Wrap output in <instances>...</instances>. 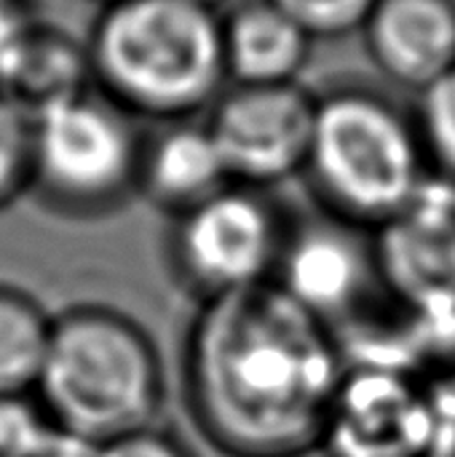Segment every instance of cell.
Listing matches in <instances>:
<instances>
[{
    "instance_id": "7402d4cb",
    "label": "cell",
    "mask_w": 455,
    "mask_h": 457,
    "mask_svg": "<svg viewBox=\"0 0 455 457\" xmlns=\"http://www.w3.org/2000/svg\"><path fill=\"white\" fill-rule=\"evenodd\" d=\"M38 457H97V447L80 442V439H72L67 434H59L54 431L51 442L43 447V453Z\"/></svg>"
},
{
    "instance_id": "4fadbf2b",
    "label": "cell",
    "mask_w": 455,
    "mask_h": 457,
    "mask_svg": "<svg viewBox=\"0 0 455 457\" xmlns=\"http://www.w3.org/2000/svg\"><path fill=\"white\" fill-rule=\"evenodd\" d=\"M314 40L271 0H244L223 19L228 80L241 86L298 83Z\"/></svg>"
},
{
    "instance_id": "d4e9b609",
    "label": "cell",
    "mask_w": 455,
    "mask_h": 457,
    "mask_svg": "<svg viewBox=\"0 0 455 457\" xmlns=\"http://www.w3.org/2000/svg\"><path fill=\"white\" fill-rule=\"evenodd\" d=\"M97 5H102V8H110V5H118V3H123V0H94Z\"/></svg>"
},
{
    "instance_id": "e0dca14e",
    "label": "cell",
    "mask_w": 455,
    "mask_h": 457,
    "mask_svg": "<svg viewBox=\"0 0 455 457\" xmlns=\"http://www.w3.org/2000/svg\"><path fill=\"white\" fill-rule=\"evenodd\" d=\"M32 118L0 91V212L29 190Z\"/></svg>"
},
{
    "instance_id": "ffe728a7",
    "label": "cell",
    "mask_w": 455,
    "mask_h": 457,
    "mask_svg": "<svg viewBox=\"0 0 455 457\" xmlns=\"http://www.w3.org/2000/svg\"><path fill=\"white\" fill-rule=\"evenodd\" d=\"M97 457H193V453L177 436L153 426L97 447Z\"/></svg>"
},
{
    "instance_id": "2e32d148",
    "label": "cell",
    "mask_w": 455,
    "mask_h": 457,
    "mask_svg": "<svg viewBox=\"0 0 455 457\" xmlns=\"http://www.w3.org/2000/svg\"><path fill=\"white\" fill-rule=\"evenodd\" d=\"M413 118L432 171L455 187V67L418 94Z\"/></svg>"
},
{
    "instance_id": "cb8c5ba5",
    "label": "cell",
    "mask_w": 455,
    "mask_h": 457,
    "mask_svg": "<svg viewBox=\"0 0 455 457\" xmlns=\"http://www.w3.org/2000/svg\"><path fill=\"white\" fill-rule=\"evenodd\" d=\"M198 3H204V5H209V8H223V5H228V3H236V0H198Z\"/></svg>"
},
{
    "instance_id": "ba28073f",
    "label": "cell",
    "mask_w": 455,
    "mask_h": 457,
    "mask_svg": "<svg viewBox=\"0 0 455 457\" xmlns=\"http://www.w3.org/2000/svg\"><path fill=\"white\" fill-rule=\"evenodd\" d=\"M316 102L300 83L241 86L223 91L209 112L220 155L231 182L244 187H271L306 171Z\"/></svg>"
},
{
    "instance_id": "9a60e30c",
    "label": "cell",
    "mask_w": 455,
    "mask_h": 457,
    "mask_svg": "<svg viewBox=\"0 0 455 457\" xmlns=\"http://www.w3.org/2000/svg\"><path fill=\"white\" fill-rule=\"evenodd\" d=\"M54 316L43 305L8 284H0V396H32Z\"/></svg>"
},
{
    "instance_id": "d6986e66",
    "label": "cell",
    "mask_w": 455,
    "mask_h": 457,
    "mask_svg": "<svg viewBox=\"0 0 455 457\" xmlns=\"http://www.w3.org/2000/svg\"><path fill=\"white\" fill-rule=\"evenodd\" d=\"M54 426L32 396H0V457H38Z\"/></svg>"
},
{
    "instance_id": "ac0fdd59",
    "label": "cell",
    "mask_w": 455,
    "mask_h": 457,
    "mask_svg": "<svg viewBox=\"0 0 455 457\" xmlns=\"http://www.w3.org/2000/svg\"><path fill=\"white\" fill-rule=\"evenodd\" d=\"M311 40H333L362 32L378 0H271Z\"/></svg>"
},
{
    "instance_id": "30bf717a",
    "label": "cell",
    "mask_w": 455,
    "mask_h": 457,
    "mask_svg": "<svg viewBox=\"0 0 455 457\" xmlns=\"http://www.w3.org/2000/svg\"><path fill=\"white\" fill-rule=\"evenodd\" d=\"M381 284L408 311H455V187L434 182L375 230Z\"/></svg>"
},
{
    "instance_id": "44dd1931",
    "label": "cell",
    "mask_w": 455,
    "mask_h": 457,
    "mask_svg": "<svg viewBox=\"0 0 455 457\" xmlns=\"http://www.w3.org/2000/svg\"><path fill=\"white\" fill-rule=\"evenodd\" d=\"M32 24L35 21L16 0H0V88L8 80Z\"/></svg>"
},
{
    "instance_id": "7a4b0ae2",
    "label": "cell",
    "mask_w": 455,
    "mask_h": 457,
    "mask_svg": "<svg viewBox=\"0 0 455 457\" xmlns=\"http://www.w3.org/2000/svg\"><path fill=\"white\" fill-rule=\"evenodd\" d=\"M94 88L131 118L188 120L228 80L223 19L198 0H123L88 35Z\"/></svg>"
},
{
    "instance_id": "5bb4252c",
    "label": "cell",
    "mask_w": 455,
    "mask_h": 457,
    "mask_svg": "<svg viewBox=\"0 0 455 457\" xmlns=\"http://www.w3.org/2000/svg\"><path fill=\"white\" fill-rule=\"evenodd\" d=\"M91 88L94 75L88 48L56 27L32 24L0 91L13 99L29 118H35L56 104L88 94Z\"/></svg>"
},
{
    "instance_id": "8992f818",
    "label": "cell",
    "mask_w": 455,
    "mask_h": 457,
    "mask_svg": "<svg viewBox=\"0 0 455 457\" xmlns=\"http://www.w3.org/2000/svg\"><path fill=\"white\" fill-rule=\"evenodd\" d=\"M284 238L287 230L260 190L228 185L174 217L169 249L182 284L206 303L271 284Z\"/></svg>"
},
{
    "instance_id": "277c9868",
    "label": "cell",
    "mask_w": 455,
    "mask_h": 457,
    "mask_svg": "<svg viewBox=\"0 0 455 457\" xmlns=\"http://www.w3.org/2000/svg\"><path fill=\"white\" fill-rule=\"evenodd\" d=\"M416 118L389 96L343 86L322 94L306 177L316 198L357 228H383L429 185Z\"/></svg>"
},
{
    "instance_id": "5b68a950",
    "label": "cell",
    "mask_w": 455,
    "mask_h": 457,
    "mask_svg": "<svg viewBox=\"0 0 455 457\" xmlns=\"http://www.w3.org/2000/svg\"><path fill=\"white\" fill-rule=\"evenodd\" d=\"M142 139L97 88L32 118L29 190L56 212L97 217L137 190Z\"/></svg>"
},
{
    "instance_id": "6da1fadb",
    "label": "cell",
    "mask_w": 455,
    "mask_h": 457,
    "mask_svg": "<svg viewBox=\"0 0 455 457\" xmlns=\"http://www.w3.org/2000/svg\"><path fill=\"white\" fill-rule=\"evenodd\" d=\"M343 378L335 332L274 281L206 300L188 332L190 418L225 457L319 453Z\"/></svg>"
},
{
    "instance_id": "9c48e42d",
    "label": "cell",
    "mask_w": 455,
    "mask_h": 457,
    "mask_svg": "<svg viewBox=\"0 0 455 457\" xmlns=\"http://www.w3.org/2000/svg\"><path fill=\"white\" fill-rule=\"evenodd\" d=\"M338 217L303 222L287 233L274 284L333 332L365 313L378 278L375 244Z\"/></svg>"
},
{
    "instance_id": "7c38bea8",
    "label": "cell",
    "mask_w": 455,
    "mask_h": 457,
    "mask_svg": "<svg viewBox=\"0 0 455 457\" xmlns=\"http://www.w3.org/2000/svg\"><path fill=\"white\" fill-rule=\"evenodd\" d=\"M228 185H233L228 166L206 126L174 120L142 139L137 190L172 217L185 214Z\"/></svg>"
},
{
    "instance_id": "3957f363",
    "label": "cell",
    "mask_w": 455,
    "mask_h": 457,
    "mask_svg": "<svg viewBox=\"0 0 455 457\" xmlns=\"http://www.w3.org/2000/svg\"><path fill=\"white\" fill-rule=\"evenodd\" d=\"M35 399L59 434L102 447L156 426L164 364L134 319L75 305L54 316Z\"/></svg>"
},
{
    "instance_id": "8fae6325",
    "label": "cell",
    "mask_w": 455,
    "mask_h": 457,
    "mask_svg": "<svg viewBox=\"0 0 455 457\" xmlns=\"http://www.w3.org/2000/svg\"><path fill=\"white\" fill-rule=\"evenodd\" d=\"M362 35L375 67L421 94L455 67V0H378Z\"/></svg>"
},
{
    "instance_id": "52a82bcc",
    "label": "cell",
    "mask_w": 455,
    "mask_h": 457,
    "mask_svg": "<svg viewBox=\"0 0 455 457\" xmlns=\"http://www.w3.org/2000/svg\"><path fill=\"white\" fill-rule=\"evenodd\" d=\"M442 407L437 386L394 370L349 364L319 453L324 457H437Z\"/></svg>"
},
{
    "instance_id": "603a6c76",
    "label": "cell",
    "mask_w": 455,
    "mask_h": 457,
    "mask_svg": "<svg viewBox=\"0 0 455 457\" xmlns=\"http://www.w3.org/2000/svg\"><path fill=\"white\" fill-rule=\"evenodd\" d=\"M440 394V407H442V439H440V455L437 457H455V399L448 404V399Z\"/></svg>"
}]
</instances>
